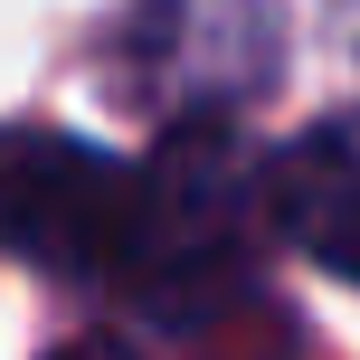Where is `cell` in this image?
Listing matches in <instances>:
<instances>
[{"label": "cell", "mask_w": 360, "mask_h": 360, "mask_svg": "<svg viewBox=\"0 0 360 360\" xmlns=\"http://www.w3.org/2000/svg\"><path fill=\"white\" fill-rule=\"evenodd\" d=\"M285 67V0H143L114 38V95L162 133L237 124Z\"/></svg>", "instance_id": "obj_2"}, {"label": "cell", "mask_w": 360, "mask_h": 360, "mask_svg": "<svg viewBox=\"0 0 360 360\" xmlns=\"http://www.w3.org/2000/svg\"><path fill=\"white\" fill-rule=\"evenodd\" d=\"M266 237H275L266 152L237 124H190L162 133L152 162L133 171L124 247H114L105 285H124V304H143L152 323H218L256 285Z\"/></svg>", "instance_id": "obj_1"}, {"label": "cell", "mask_w": 360, "mask_h": 360, "mask_svg": "<svg viewBox=\"0 0 360 360\" xmlns=\"http://www.w3.org/2000/svg\"><path fill=\"white\" fill-rule=\"evenodd\" d=\"M133 171L57 124H0V247L38 275H114Z\"/></svg>", "instance_id": "obj_3"}, {"label": "cell", "mask_w": 360, "mask_h": 360, "mask_svg": "<svg viewBox=\"0 0 360 360\" xmlns=\"http://www.w3.org/2000/svg\"><path fill=\"white\" fill-rule=\"evenodd\" d=\"M266 209L304 266L360 285V105L323 114L285 152H266Z\"/></svg>", "instance_id": "obj_4"}, {"label": "cell", "mask_w": 360, "mask_h": 360, "mask_svg": "<svg viewBox=\"0 0 360 360\" xmlns=\"http://www.w3.org/2000/svg\"><path fill=\"white\" fill-rule=\"evenodd\" d=\"M48 360H143L133 342H105V332H95V342H67V351H48Z\"/></svg>", "instance_id": "obj_5"}]
</instances>
